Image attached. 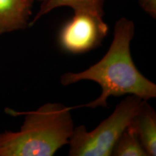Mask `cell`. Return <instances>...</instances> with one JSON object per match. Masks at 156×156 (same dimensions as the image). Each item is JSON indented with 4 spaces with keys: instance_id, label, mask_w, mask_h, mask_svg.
Here are the masks:
<instances>
[{
    "instance_id": "obj_10",
    "label": "cell",
    "mask_w": 156,
    "mask_h": 156,
    "mask_svg": "<svg viewBox=\"0 0 156 156\" xmlns=\"http://www.w3.org/2000/svg\"><path fill=\"white\" fill-rule=\"evenodd\" d=\"M36 1H38V2H44L45 1H46V0H36Z\"/></svg>"
},
{
    "instance_id": "obj_3",
    "label": "cell",
    "mask_w": 156,
    "mask_h": 156,
    "mask_svg": "<svg viewBox=\"0 0 156 156\" xmlns=\"http://www.w3.org/2000/svg\"><path fill=\"white\" fill-rule=\"evenodd\" d=\"M145 100L126 95L116 105L112 114L88 131L85 125L74 129L70 137L69 156H111L115 144L129 126Z\"/></svg>"
},
{
    "instance_id": "obj_11",
    "label": "cell",
    "mask_w": 156,
    "mask_h": 156,
    "mask_svg": "<svg viewBox=\"0 0 156 156\" xmlns=\"http://www.w3.org/2000/svg\"><path fill=\"white\" fill-rule=\"evenodd\" d=\"M0 69H1V66H0Z\"/></svg>"
},
{
    "instance_id": "obj_6",
    "label": "cell",
    "mask_w": 156,
    "mask_h": 156,
    "mask_svg": "<svg viewBox=\"0 0 156 156\" xmlns=\"http://www.w3.org/2000/svg\"><path fill=\"white\" fill-rule=\"evenodd\" d=\"M129 126L135 132L147 156H155L156 112L147 101H144Z\"/></svg>"
},
{
    "instance_id": "obj_5",
    "label": "cell",
    "mask_w": 156,
    "mask_h": 156,
    "mask_svg": "<svg viewBox=\"0 0 156 156\" xmlns=\"http://www.w3.org/2000/svg\"><path fill=\"white\" fill-rule=\"evenodd\" d=\"M36 0H0V36L30 26Z\"/></svg>"
},
{
    "instance_id": "obj_9",
    "label": "cell",
    "mask_w": 156,
    "mask_h": 156,
    "mask_svg": "<svg viewBox=\"0 0 156 156\" xmlns=\"http://www.w3.org/2000/svg\"><path fill=\"white\" fill-rule=\"evenodd\" d=\"M140 7L152 17H156V0H139Z\"/></svg>"
},
{
    "instance_id": "obj_8",
    "label": "cell",
    "mask_w": 156,
    "mask_h": 156,
    "mask_svg": "<svg viewBox=\"0 0 156 156\" xmlns=\"http://www.w3.org/2000/svg\"><path fill=\"white\" fill-rule=\"evenodd\" d=\"M114 156H147L135 132L130 126L126 129L115 144Z\"/></svg>"
},
{
    "instance_id": "obj_1",
    "label": "cell",
    "mask_w": 156,
    "mask_h": 156,
    "mask_svg": "<svg viewBox=\"0 0 156 156\" xmlns=\"http://www.w3.org/2000/svg\"><path fill=\"white\" fill-rule=\"evenodd\" d=\"M135 25L131 20L122 17L114 25V37L108 50L97 63L79 73H66L60 77L64 86L83 80L93 81L101 87L100 95L85 104L69 107L106 108L110 97L136 95L145 101L156 97V85L136 68L131 54V41Z\"/></svg>"
},
{
    "instance_id": "obj_7",
    "label": "cell",
    "mask_w": 156,
    "mask_h": 156,
    "mask_svg": "<svg viewBox=\"0 0 156 156\" xmlns=\"http://www.w3.org/2000/svg\"><path fill=\"white\" fill-rule=\"evenodd\" d=\"M104 0H46L41 5L40 9L30 20V26L38 22L41 17L58 7H68L74 12H87L103 17Z\"/></svg>"
},
{
    "instance_id": "obj_4",
    "label": "cell",
    "mask_w": 156,
    "mask_h": 156,
    "mask_svg": "<svg viewBox=\"0 0 156 156\" xmlns=\"http://www.w3.org/2000/svg\"><path fill=\"white\" fill-rule=\"evenodd\" d=\"M109 30L103 17L87 12H74L58 34L62 50L72 54H85L101 46Z\"/></svg>"
},
{
    "instance_id": "obj_2",
    "label": "cell",
    "mask_w": 156,
    "mask_h": 156,
    "mask_svg": "<svg viewBox=\"0 0 156 156\" xmlns=\"http://www.w3.org/2000/svg\"><path fill=\"white\" fill-rule=\"evenodd\" d=\"M69 107L46 103L32 112L6 108L12 116L24 115L20 129L0 134V156H52L68 145L75 124Z\"/></svg>"
}]
</instances>
